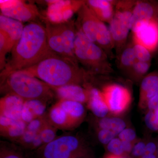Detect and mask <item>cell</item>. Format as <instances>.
Wrapping results in <instances>:
<instances>
[{"instance_id":"6da1fadb","label":"cell","mask_w":158,"mask_h":158,"mask_svg":"<svg viewBox=\"0 0 158 158\" xmlns=\"http://www.w3.org/2000/svg\"><path fill=\"white\" fill-rule=\"evenodd\" d=\"M11 56L1 78L34 66L46 57L56 54L50 48L45 27L31 22L24 27L22 35L11 51Z\"/></svg>"},{"instance_id":"7a4b0ae2","label":"cell","mask_w":158,"mask_h":158,"mask_svg":"<svg viewBox=\"0 0 158 158\" xmlns=\"http://www.w3.org/2000/svg\"><path fill=\"white\" fill-rule=\"evenodd\" d=\"M20 71L41 80L52 88L67 85H81L86 80V73L78 64L56 54Z\"/></svg>"},{"instance_id":"3957f363","label":"cell","mask_w":158,"mask_h":158,"mask_svg":"<svg viewBox=\"0 0 158 158\" xmlns=\"http://www.w3.org/2000/svg\"><path fill=\"white\" fill-rule=\"evenodd\" d=\"M1 92L5 95L15 94L25 101L38 99L46 102L54 95L47 84L20 70L1 78Z\"/></svg>"},{"instance_id":"277c9868","label":"cell","mask_w":158,"mask_h":158,"mask_svg":"<svg viewBox=\"0 0 158 158\" xmlns=\"http://www.w3.org/2000/svg\"><path fill=\"white\" fill-rule=\"evenodd\" d=\"M74 54L77 62L93 73L105 72L110 70L107 55L98 44L90 40L77 29L75 41Z\"/></svg>"},{"instance_id":"5b68a950","label":"cell","mask_w":158,"mask_h":158,"mask_svg":"<svg viewBox=\"0 0 158 158\" xmlns=\"http://www.w3.org/2000/svg\"><path fill=\"white\" fill-rule=\"evenodd\" d=\"M81 140L76 136L64 135L57 137L37 150L38 158H80L85 152Z\"/></svg>"},{"instance_id":"8992f818","label":"cell","mask_w":158,"mask_h":158,"mask_svg":"<svg viewBox=\"0 0 158 158\" xmlns=\"http://www.w3.org/2000/svg\"><path fill=\"white\" fill-rule=\"evenodd\" d=\"M105 101L110 113L119 115L124 113L129 107L131 95L129 90L117 84L105 86L102 90Z\"/></svg>"},{"instance_id":"52a82bcc","label":"cell","mask_w":158,"mask_h":158,"mask_svg":"<svg viewBox=\"0 0 158 158\" xmlns=\"http://www.w3.org/2000/svg\"><path fill=\"white\" fill-rule=\"evenodd\" d=\"M1 15L21 22H34L40 16L37 6L24 1H1Z\"/></svg>"},{"instance_id":"ba28073f","label":"cell","mask_w":158,"mask_h":158,"mask_svg":"<svg viewBox=\"0 0 158 158\" xmlns=\"http://www.w3.org/2000/svg\"><path fill=\"white\" fill-rule=\"evenodd\" d=\"M47 19L51 22L62 23L71 19L86 2L77 1H46Z\"/></svg>"},{"instance_id":"9c48e42d","label":"cell","mask_w":158,"mask_h":158,"mask_svg":"<svg viewBox=\"0 0 158 158\" xmlns=\"http://www.w3.org/2000/svg\"><path fill=\"white\" fill-rule=\"evenodd\" d=\"M134 42L141 44L150 51L154 50L158 45V19L139 23L131 30Z\"/></svg>"},{"instance_id":"30bf717a","label":"cell","mask_w":158,"mask_h":158,"mask_svg":"<svg viewBox=\"0 0 158 158\" xmlns=\"http://www.w3.org/2000/svg\"><path fill=\"white\" fill-rule=\"evenodd\" d=\"M99 19L86 2L78 11L77 29L82 31L86 37L96 43Z\"/></svg>"},{"instance_id":"8fae6325","label":"cell","mask_w":158,"mask_h":158,"mask_svg":"<svg viewBox=\"0 0 158 158\" xmlns=\"http://www.w3.org/2000/svg\"><path fill=\"white\" fill-rule=\"evenodd\" d=\"M58 24L66 58L78 64L74 54L75 41L77 33L76 23L71 19L65 22L59 23Z\"/></svg>"},{"instance_id":"7c38bea8","label":"cell","mask_w":158,"mask_h":158,"mask_svg":"<svg viewBox=\"0 0 158 158\" xmlns=\"http://www.w3.org/2000/svg\"><path fill=\"white\" fill-rule=\"evenodd\" d=\"M25 101L17 95H5L0 100V116L15 120H22V113Z\"/></svg>"},{"instance_id":"4fadbf2b","label":"cell","mask_w":158,"mask_h":158,"mask_svg":"<svg viewBox=\"0 0 158 158\" xmlns=\"http://www.w3.org/2000/svg\"><path fill=\"white\" fill-rule=\"evenodd\" d=\"M158 5L148 2H136L133 9L131 21V30L139 23L148 21L153 19H158Z\"/></svg>"},{"instance_id":"5bb4252c","label":"cell","mask_w":158,"mask_h":158,"mask_svg":"<svg viewBox=\"0 0 158 158\" xmlns=\"http://www.w3.org/2000/svg\"><path fill=\"white\" fill-rule=\"evenodd\" d=\"M52 89L55 91L60 100L72 101L84 104L88 102L89 100V89L87 87L83 88L81 85H67Z\"/></svg>"},{"instance_id":"9a60e30c","label":"cell","mask_w":158,"mask_h":158,"mask_svg":"<svg viewBox=\"0 0 158 158\" xmlns=\"http://www.w3.org/2000/svg\"><path fill=\"white\" fill-rule=\"evenodd\" d=\"M24 27L21 22L1 14L0 31L4 32L8 37L10 51L20 39Z\"/></svg>"},{"instance_id":"2e32d148","label":"cell","mask_w":158,"mask_h":158,"mask_svg":"<svg viewBox=\"0 0 158 158\" xmlns=\"http://www.w3.org/2000/svg\"><path fill=\"white\" fill-rule=\"evenodd\" d=\"M109 29L118 54L127 39L131 30L130 24L114 15L110 22Z\"/></svg>"},{"instance_id":"e0dca14e","label":"cell","mask_w":158,"mask_h":158,"mask_svg":"<svg viewBox=\"0 0 158 158\" xmlns=\"http://www.w3.org/2000/svg\"><path fill=\"white\" fill-rule=\"evenodd\" d=\"M158 94V73L149 74L142 80L139 94V107L147 108L148 102L150 99Z\"/></svg>"},{"instance_id":"ac0fdd59","label":"cell","mask_w":158,"mask_h":158,"mask_svg":"<svg viewBox=\"0 0 158 158\" xmlns=\"http://www.w3.org/2000/svg\"><path fill=\"white\" fill-rule=\"evenodd\" d=\"M45 19V27L50 48L55 53L66 58L59 24L51 22L47 19Z\"/></svg>"},{"instance_id":"d6986e66","label":"cell","mask_w":158,"mask_h":158,"mask_svg":"<svg viewBox=\"0 0 158 158\" xmlns=\"http://www.w3.org/2000/svg\"><path fill=\"white\" fill-rule=\"evenodd\" d=\"M89 90L88 106L94 115L99 118L106 117L110 112L102 91L97 88L87 87Z\"/></svg>"},{"instance_id":"ffe728a7","label":"cell","mask_w":158,"mask_h":158,"mask_svg":"<svg viewBox=\"0 0 158 158\" xmlns=\"http://www.w3.org/2000/svg\"><path fill=\"white\" fill-rule=\"evenodd\" d=\"M46 105V102L40 100L25 101L22 113V120L27 124L35 118L45 116Z\"/></svg>"},{"instance_id":"44dd1931","label":"cell","mask_w":158,"mask_h":158,"mask_svg":"<svg viewBox=\"0 0 158 158\" xmlns=\"http://www.w3.org/2000/svg\"><path fill=\"white\" fill-rule=\"evenodd\" d=\"M49 122L57 129H70L76 127L66 112L58 103L51 108L47 115Z\"/></svg>"},{"instance_id":"7402d4cb","label":"cell","mask_w":158,"mask_h":158,"mask_svg":"<svg viewBox=\"0 0 158 158\" xmlns=\"http://www.w3.org/2000/svg\"><path fill=\"white\" fill-rule=\"evenodd\" d=\"M113 2L107 0H89L86 3L95 13L98 18L102 22L110 23L114 14Z\"/></svg>"},{"instance_id":"603a6c76","label":"cell","mask_w":158,"mask_h":158,"mask_svg":"<svg viewBox=\"0 0 158 158\" xmlns=\"http://www.w3.org/2000/svg\"><path fill=\"white\" fill-rule=\"evenodd\" d=\"M57 103L66 112L76 127L81 123L86 115L83 104L63 100H61Z\"/></svg>"},{"instance_id":"cb8c5ba5","label":"cell","mask_w":158,"mask_h":158,"mask_svg":"<svg viewBox=\"0 0 158 158\" xmlns=\"http://www.w3.org/2000/svg\"><path fill=\"white\" fill-rule=\"evenodd\" d=\"M98 126L100 129L109 130L116 135H118L126 127L124 120L116 117H106L100 118Z\"/></svg>"},{"instance_id":"d4e9b609","label":"cell","mask_w":158,"mask_h":158,"mask_svg":"<svg viewBox=\"0 0 158 158\" xmlns=\"http://www.w3.org/2000/svg\"><path fill=\"white\" fill-rule=\"evenodd\" d=\"M27 126V123L22 120H15L9 127L1 130V135L16 142L23 135Z\"/></svg>"},{"instance_id":"484cf974","label":"cell","mask_w":158,"mask_h":158,"mask_svg":"<svg viewBox=\"0 0 158 158\" xmlns=\"http://www.w3.org/2000/svg\"><path fill=\"white\" fill-rule=\"evenodd\" d=\"M0 158H28L21 149L15 145L1 143Z\"/></svg>"},{"instance_id":"4316f807","label":"cell","mask_w":158,"mask_h":158,"mask_svg":"<svg viewBox=\"0 0 158 158\" xmlns=\"http://www.w3.org/2000/svg\"><path fill=\"white\" fill-rule=\"evenodd\" d=\"M134 46H127L123 49L120 56V66L122 69H132L137 61Z\"/></svg>"},{"instance_id":"83f0119b","label":"cell","mask_w":158,"mask_h":158,"mask_svg":"<svg viewBox=\"0 0 158 158\" xmlns=\"http://www.w3.org/2000/svg\"><path fill=\"white\" fill-rule=\"evenodd\" d=\"M11 52L9 48V43L6 34L0 31V69L1 71L5 69L7 64L6 56Z\"/></svg>"},{"instance_id":"f1b7e54d","label":"cell","mask_w":158,"mask_h":158,"mask_svg":"<svg viewBox=\"0 0 158 158\" xmlns=\"http://www.w3.org/2000/svg\"><path fill=\"white\" fill-rule=\"evenodd\" d=\"M57 131L56 128L52 125L48 120L39 134L44 145L52 142L57 138Z\"/></svg>"},{"instance_id":"f546056e","label":"cell","mask_w":158,"mask_h":158,"mask_svg":"<svg viewBox=\"0 0 158 158\" xmlns=\"http://www.w3.org/2000/svg\"><path fill=\"white\" fill-rule=\"evenodd\" d=\"M107 149L111 154L124 156L125 154L122 141L119 138H114L107 144Z\"/></svg>"},{"instance_id":"4dcf8cb0","label":"cell","mask_w":158,"mask_h":158,"mask_svg":"<svg viewBox=\"0 0 158 158\" xmlns=\"http://www.w3.org/2000/svg\"><path fill=\"white\" fill-rule=\"evenodd\" d=\"M134 48L136 59L138 61L150 62L151 56L150 52L148 49L141 44L135 43L134 44Z\"/></svg>"},{"instance_id":"1f68e13d","label":"cell","mask_w":158,"mask_h":158,"mask_svg":"<svg viewBox=\"0 0 158 158\" xmlns=\"http://www.w3.org/2000/svg\"><path fill=\"white\" fill-rule=\"evenodd\" d=\"M48 121L47 115L35 118L27 124V129L29 131L39 134L44 125Z\"/></svg>"},{"instance_id":"d6a6232c","label":"cell","mask_w":158,"mask_h":158,"mask_svg":"<svg viewBox=\"0 0 158 158\" xmlns=\"http://www.w3.org/2000/svg\"><path fill=\"white\" fill-rule=\"evenodd\" d=\"M145 124L149 129L153 131L158 130V119L155 114L154 111L148 110L144 118Z\"/></svg>"},{"instance_id":"836d02e7","label":"cell","mask_w":158,"mask_h":158,"mask_svg":"<svg viewBox=\"0 0 158 158\" xmlns=\"http://www.w3.org/2000/svg\"><path fill=\"white\" fill-rule=\"evenodd\" d=\"M116 135L109 130L100 129L98 133V138L99 141L104 144H108L115 138Z\"/></svg>"},{"instance_id":"e575fe53","label":"cell","mask_w":158,"mask_h":158,"mask_svg":"<svg viewBox=\"0 0 158 158\" xmlns=\"http://www.w3.org/2000/svg\"><path fill=\"white\" fill-rule=\"evenodd\" d=\"M150 66V62H141L137 60L133 65L132 69L137 75L142 76L147 72Z\"/></svg>"},{"instance_id":"d590c367","label":"cell","mask_w":158,"mask_h":158,"mask_svg":"<svg viewBox=\"0 0 158 158\" xmlns=\"http://www.w3.org/2000/svg\"><path fill=\"white\" fill-rule=\"evenodd\" d=\"M118 136V138L122 141L135 143L137 136L135 131L132 129L126 128Z\"/></svg>"},{"instance_id":"8d00e7d4","label":"cell","mask_w":158,"mask_h":158,"mask_svg":"<svg viewBox=\"0 0 158 158\" xmlns=\"http://www.w3.org/2000/svg\"><path fill=\"white\" fill-rule=\"evenodd\" d=\"M146 144L143 141H139L134 145L132 150L133 156L135 157H141L144 155L145 152Z\"/></svg>"},{"instance_id":"74e56055","label":"cell","mask_w":158,"mask_h":158,"mask_svg":"<svg viewBox=\"0 0 158 158\" xmlns=\"http://www.w3.org/2000/svg\"><path fill=\"white\" fill-rule=\"evenodd\" d=\"M147 108L148 110L154 111L158 108V94L150 99L148 102Z\"/></svg>"},{"instance_id":"f35d334b","label":"cell","mask_w":158,"mask_h":158,"mask_svg":"<svg viewBox=\"0 0 158 158\" xmlns=\"http://www.w3.org/2000/svg\"><path fill=\"white\" fill-rule=\"evenodd\" d=\"M157 149V148L156 146L153 142H149L146 144L144 155L155 154Z\"/></svg>"},{"instance_id":"ab89813d","label":"cell","mask_w":158,"mask_h":158,"mask_svg":"<svg viewBox=\"0 0 158 158\" xmlns=\"http://www.w3.org/2000/svg\"><path fill=\"white\" fill-rule=\"evenodd\" d=\"M122 142L125 154L132 151L133 147L136 143H133V142H126V141H122Z\"/></svg>"},{"instance_id":"60d3db41","label":"cell","mask_w":158,"mask_h":158,"mask_svg":"<svg viewBox=\"0 0 158 158\" xmlns=\"http://www.w3.org/2000/svg\"><path fill=\"white\" fill-rule=\"evenodd\" d=\"M105 158H126L124 156H116L113 154L108 155Z\"/></svg>"},{"instance_id":"b9f144b4","label":"cell","mask_w":158,"mask_h":158,"mask_svg":"<svg viewBox=\"0 0 158 158\" xmlns=\"http://www.w3.org/2000/svg\"><path fill=\"white\" fill-rule=\"evenodd\" d=\"M141 158H157L155 154L144 155Z\"/></svg>"},{"instance_id":"7bdbcfd3","label":"cell","mask_w":158,"mask_h":158,"mask_svg":"<svg viewBox=\"0 0 158 158\" xmlns=\"http://www.w3.org/2000/svg\"><path fill=\"white\" fill-rule=\"evenodd\" d=\"M154 112L156 117V118H157L158 119V108L157 109H156L155 110H154Z\"/></svg>"},{"instance_id":"ee69618b","label":"cell","mask_w":158,"mask_h":158,"mask_svg":"<svg viewBox=\"0 0 158 158\" xmlns=\"http://www.w3.org/2000/svg\"><path fill=\"white\" fill-rule=\"evenodd\" d=\"M157 150H158V146H157Z\"/></svg>"},{"instance_id":"f6af8a7d","label":"cell","mask_w":158,"mask_h":158,"mask_svg":"<svg viewBox=\"0 0 158 158\" xmlns=\"http://www.w3.org/2000/svg\"></svg>"}]
</instances>
